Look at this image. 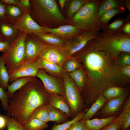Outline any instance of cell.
<instances>
[{
    "instance_id": "obj_39",
    "label": "cell",
    "mask_w": 130,
    "mask_h": 130,
    "mask_svg": "<svg viewBox=\"0 0 130 130\" xmlns=\"http://www.w3.org/2000/svg\"><path fill=\"white\" fill-rule=\"evenodd\" d=\"M19 8L21 10L22 13H30L31 10V4L29 0H19Z\"/></svg>"
},
{
    "instance_id": "obj_12",
    "label": "cell",
    "mask_w": 130,
    "mask_h": 130,
    "mask_svg": "<svg viewBox=\"0 0 130 130\" xmlns=\"http://www.w3.org/2000/svg\"><path fill=\"white\" fill-rule=\"evenodd\" d=\"M30 13H23L20 17L10 24L16 29L27 34L43 32V27L40 26L32 19Z\"/></svg>"
},
{
    "instance_id": "obj_11",
    "label": "cell",
    "mask_w": 130,
    "mask_h": 130,
    "mask_svg": "<svg viewBox=\"0 0 130 130\" xmlns=\"http://www.w3.org/2000/svg\"><path fill=\"white\" fill-rule=\"evenodd\" d=\"M42 81L46 91L49 95L56 94L65 97L64 83L48 74L43 69H40L36 76Z\"/></svg>"
},
{
    "instance_id": "obj_6",
    "label": "cell",
    "mask_w": 130,
    "mask_h": 130,
    "mask_svg": "<svg viewBox=\"0 0 130 130\" xmlns=\"http://www.w3.org/2000/svg\"><path fill=\"white\" fill-rule=\"evenodd\" d=\"M27 34L20 32L11 42L9 48L1 56L9 74L18 67L25 58V41Z\"/></svg>"
},
{
    "instance_id": "obj_22",
    "label": "cell",
    "mask_w": 130,
    "mask_h": 130,
    "mask_svg": "<svg viewBox=\"0 0 130 130\" xmlns=\"http://www.w3.org/2000/svg\"><path fill=\"white\" fill-rule=\"evenodd\" d=\"M35 77H26L18 78L11 84L8 85L7 91L9 98H11L17 91L19 90L29 82L32 80Z\"/></svg>"
},
{
    "instance_id": "obj_51",
    "label": "cell",
    "mask_w": 130,
    "mask_h": 130,
    "mask_svg": "<svg viewBox=\"0 0 130 130\" xmlns=\"http://www.w3.org/2000/svg\"><path fill=\"white\" fill-rule=\"evenodd\" d=\"M0 41H4L3 39L0 35Z\"/></svg>"
},
{
    "instance_id": "obj_13",
    "label": "cell",
    "mask_w": 130,
    "mask_h": 130,
    "mask_svg": "<svg viewBox=\"0 0 130 130\" xmlns=\"http://www.w3.org/2000/svg\"><path fill=\"white\" fill-rule=\"evenodd\" d=\"M48 44L32 34H27L25 41V57L24 59H36Z\"/></svg>"
},
{
    "instance_id": "obj_50",
    "label": "cell",
    "mask_w": 130,
    "mask_h": 130,
    "mask_svg": "<svg viewBox=\"0 0 130 130\" xmlns=\"http://www.w3.org/2000/svg\"><path fill=\"white\" fill-rule=\"evenodd\" d=\"M66 0H58V1L59 4L61 9L63 10L65 7Z\"/></svg>"
},
{
    "instance_id": "obj_7",
    "label": "cell",
    "mask_w": 130,
    "mask_h": 130,
    "mask_svg": "<svg viewBox=\"0 0 130 130\" xmlns=\"http://www.w3.org/2000/svg\"><path fill=\"white\" fill-rule=\"evenodd\" d=\"M63 75L65 97L71 110L72 119L84 112V105L81 93L75 82L66 73Z\"/></svg>"
},
{
    "instance_id": "obj_20",
    "label": "cell",
    "mask_w": 130,
    "mask_h": 130,
    "mask_svg": "<svg viewBox=\"0 0 130 130\" xmlns=\"http://www.w3.org/2000/svg\"><path fill=\"white\" fill-rule=\"evenodd\" d=\"M32 34L46 44L53 45H65L66 41L52 34L44 32H37Z\"/></svg>"
},
{
    "instance_id": "obj_35",
    "label": "cell",
    "mask_w": 130,
    "mask_h": 130,
    "mask_svg": "<svg viewBox=\"0 0 130 130\" xmlns=\"http://www.w3.org/2000/svg\"><path fill=\"white\" fill-rule=\"evenodd\" d=\"M5 116L6 120L7 130H26L23 126L14 119L10 117L7 114Z\"/></svg>"
},
{
    "instance_id": "obj_5",
    "label": "cell",
    "mask_w": 130,
    "mask_h": 130,
    "mask_svg": "<svg viewBox=\"0 0 130 130\" xmlns=\"http://www.w3.org/2000/svg\"><path fill=\"white\" fill-rule=\"evenodd\" d=\"M96 46L100 50L117 58L122 52H130L129 35L120 33H107L98 35L95 39Z\"/></svg>"
},
{
    "instance_id": "obj_2",
    "label": "cell",
    "mask_w": 130,
    "mask_h": 130,
    "mask_svg": "<svg viewBox=\"0 0 130 130\" xmlns=\"http://www.w3.org/2000/svg\"><path fill=\"white\" fill-rule=\"evenodd\" d=\"M49 96L42 82L35 78L11 98L7 115L24 126L36 109L49 104Z\"/></svg>"
},
{
    "instance_id": "obj_24",
    "label": "cell",
    "mask_w": 130,
    "mask_h": 130,
    "mask_svg": "<svg viewBox=\"0 0 130 130\" xmlns=\"http://www.w3.org/2000/svg\"><path fill=\"white\" fill-rule=\"evenodd\" d=\"M41 69H44L45 71L56 75L62 74L63 69L60 66L44 59L38 58Z\"/></svg>"
},
{
    "instance_id": "obj_42",
    "label": "cell",
    "mask_w": 130,
    "mask_h": 130,
    "mask_svg": "<svg viewBox=\"0 0 130 130\" xmlns=\"http://www.w3.org/2000/svg\"><path fill=\"white\" fill-rule=\"evenodd\" d=\"M120 65L122 73L127 78H129L130 77V65Z\"/></svg>"
},
{
    "instance_id": "obj_17",
    "label": "cell",
    "mask_w": 130,
    "mask_h": 130,
    "mask_svg": "<svg viewBox=\"0 0 130 130\" xmlns=\"http://www.w3.org/2000/svg\"><path fill=\"white\" fill-rule=\"evenodd\" d=\"M118 116L116 114L103 118L82 120L87 130H100L112 123Z\"/></svg>"
},
{
    "instance_id": "obj_43",
    "label": "cell",
    "mask_w": 130,
    "mask_h": 130,
    "mask_svg": "<svg viewBox=\"0 0 130 130\" xmlns=\"http://www.w3.org/2000/svg\"><path fill=\"white\" fill-rule=\"evenodd\" d=\"M6 20V9L5 5L0 0V21Z\"/></svg>"
},
{
    "instance_id": "obj_47",
    "label": "cell",
    "mask_w": 130,
    "mask_h": 130,
    "mask_svg": "<svg viewBox=\"0 0 130 130\" xmlns=\"http://www.w3.org/2000/svg\"><path fill=\"white\" fill-rule=\"evenodd\" d=\"M6 126V120L5 116L0 115V130L4 128Z\"/></svg>"
},
{
    "instance_id": "obj_1",
    "label": "cell",
    "mask_w": 130,
    "mask_h": 130,
    "mask_svg": "<svg viewBox=\"0 0 130 130\" xmlns=\"http://www.w3.org/2000/svg\"><path fill=\"white\" fill-rule=\"evenodd\" d=\"M76 53L82 60L87 76L81 93L85 110L108 88L127 86L129 79L122 72L118 58L99 50L95 39L89 41Z\"/></svg>"
},
{
    "instance_id": "obj_18",
    "label": "cell",
    "mask_w": 130,
    "mask_h": 130,
    "mask_svg": "<svg viewBox=\"0 0 130 130\" xmlns=\"http://www.w3.org/2000/svg\"><path fill=\"white\" fill-rule=\"evenodd\" d=\"M20 32L7 22L0 21V35L4 41L11 42L17 37Z\"/></svg>"
},
{
    "instance_id": "obj_21",
    "label": "cell",
    "mask_w": 130,
    "mask_h": 130,
    "mask_svg": "<svg viewBox=\"0 0 130 130\" xmlns=\"http://www.w3.org/2000/svg\"><path fill=\"white\" fill-rule=\"evenodd\" d=\"M107 100L101 94L84 114L82 118L83 120H89L94 115L102 108Z\"/></svg>"
},
{
    "instance_id": "obj_15",
    "label": "cell",
    "mask_w": 130,
    "mask_h": 130,
    "mask_svg": "<svg viewBox=\"0 0 130 130\" xmlns=\"http://www.w3.org/2000/svg\"><path fill=\"white\" fill-rule=\"evenodd\" d=\"M43 32L50 33L65 40H68L83 32L74 26L67 24L54 28L43 27Z\"/></svg>"
},
{
    "instance_id": "obj_34",
    "label": "cell",
    "mask_w": 130,
    "mask_h": 130,
    "mask_svg": "<svg viewBox=\"0 0 130 130\" xmlns=\"http://www.w3.org/2000/svg\"><path fill=\"white\" fill-rule=\"evenodd\" d=\"M121 11L117 8L111 9L106 11L99 17L100 23H106L116 14L119 13Z\"/></svg>"
},
{
    "instance_id": "obj_52",
    "label": "cell",
    "mask_w": 130,
    "mask_h": 130,
    "mask_svg": "<svg viewBox=\"0 0 130 130\" xmlns=\"http://www.w3.org/2000/svg\"><path fill=\"white\" fill-rule=\"evenodd\" d=\"M130 130V128L129 127V128H128L127 129V130Z\"/></svg>"
},
{
    "instance_id": "obj_26",
    "label": "cell",
    "mask_w": 130,
    "mask_h": 130,
    "mask_svg": "<svg viewBox=\"0 0 130 130\" xmlns=\"http://www.w3.org/2000/svg\"><path fill=\"white\" fill-rule=\"evenodd\" d=\"M69 75L75 82L81 93L86 81L82 70L81 69H78L74 72L69 73Z\"/></svg>"
},
{
    "instance_id": "obj_44",
    "label": "cell",
    "mask_w": 130,
    "mask_h": 130,
    "mask_svg": "<svg viewBox=\"0 0 130 130\" xmlns=\"http://www.w3.org/2000/svg\"><path fill=\"white\" fill-rule=\"evenodd\" d=\"M123 23V21L122 20H117L110 24L108 27L110 29L112 30L116 29L122 26Z\"/></svg>"
},
{
    "instance_id": "obj_49",
    "label": "cell",
    "mask_w": 130,
    "mask_h": 130,
    "mask_svg": "<svg viewBox=\"0 0 130 130\" xmlns=\"http://www.w3.org/2000/svg\"><path fill=\"white\" fill-rule=\"evenodd\" d=\"M123 31L127 34L129 35L130 33V24L128 23L125 25L124 27Z\"/></svg>"
},
{
    "instance_id": "obj_33",
    "label": "cell",
    "mask_w": 130,
    "mask_h": 130,
    "mask_svg": "<svg viewBox=\"0 0 130 130\" xmlns=\"http://www.w3.org/2000/svg\"><path fill=\"white\" fill-rule=\"evenodd\" d=\"M121 122V130H126L130 126V109L123 110L118 116Z\"/></svg>"
},
{
    "instance_id": "obj_46",
    "label": "cell",
    "mask_w": 130,
    "mask_h": 130,
    "mask_svg": "<svg viewBox=\"0 0 130 130\" xmlns=\"http://www.w3.org/2000/svg\"><path fill=\"white\" fill-rule=\"evenodd\" d=\"M0 1L4 4L15 6L19 8V0H0Z\"/></svg>"
},
{
    "instance_id": "obj_48",
    "label": "cell",
    "mask_w": 130,
    "mask_h": 130,
    "mask_svg": "<svg viewBox=\"0 0 130 130\" xmlns=\"http://www.w3.org/2000/svg\"><path fill=\"white\" fill-rule=\"evenodd\" d=\"M123 110L125 109H130V95L128 97L123 104Z\"/></svg>"
},
{
    "instance_id": "obj_16",
    "label": "cell",
    "mask_w": 130,
    "mask_h": 130,
    "mask_svg": "<svg viewBox=\"0 0 130 130\" xmlns=\"http://www.w3.org/2000/svg\"><path fill=\"white\" fill-rule=\"evenodd\" d=\"M49 104L62 111L71 119V110L64 96L51 94L49 95Z\"/></svg>"
},
{
    "instance_id": "obj_25",
    "label": "cell",
    "mask_w": 130,
    "mask_h": 130,
    "mask_svg": "<svg viewBox=\"0 0 130 130\" xmlns=\"http://www.w3.org/2000/svg\"><path fill=\"white\" fill-rule=\"evenodd\" d=\"M6 9L5 21L9 24L20 17L22 14V11L18 6L13 5L4 4Z\"/></svg>"
},
{
    "instance_id": "obj_3",
    "label": "cell",
    "mask_w": 130,
    "mask_h": 130,
    "mask_svg": "<svg viewBox=\"0 0 130 130\" xmlns=\"http://www.w3.org/2000/svg\"><path fill=\"white\" fill-rule=\"evenodd\" d=\"M30 14L40 26L50 28L67 25L68 21L54 0H30Z\"/></svg>"
},
{
    "instance_id": "obj_27",
    "label": "cell",
    "mask_w": 130,
    "mask_h": 130,
    "mask_svg": "<svg viewBox=\"0 0 130 130\" xmlns=\"http://www.w3.org/2000/svg\"><path fill=\"white\" fill-rule=\"evenodd\" d=\"M127 90L126 88L117 86L110 87L102 93V94L107 100L118 97Z\"/></svg>"
},
{
    "instance_id": "obj_4",
    "label": "cell",
    "mask_w": 130,
    "mask_h": 130,
    "mask_svg": "<svg viewBox=\"0 0 130 130\" xmlns=\"http://www.w3.org/2000/svg\"><path fill=\"white\" fill-rule=\"evenodd\" d=\"M98 3L96 1H85L68 21L70 25L83 32H97L101 24L98 14Z\"/></svg>"
},
{
    "instance_id": "obj_23",
    "label": "cell",
    "mask_w": 130,
    "mask_h": 130,
    "mask_svg": "<svg viewBox=\"0 0 130 130\" xmlns=\"http://www.w3.org/2000/svg\"><path fill=\"white\" fill-rule=\"evenodd\" d=\"M85 1L82 0H66L65 6L67 20L71 19L75 13L83 6Z\"/></svg>"
},
{
    "instance_id": "obj_41",
    "label": "cell",
    "mask_w": 130,
    "mask_h": 130,
    "mask_svg": "<svg viewBox=\"0 0 130 130\" xmlns=\"http://www.w3.org/2000/svg\"><path fill=\"white\" fill-rule=\"evenodd\" d=\"M118 62L120 65H130V55L128 53L123 54L122 56L120 61L118 60Z\"/></svg>"
},
{
    "instance_id": "obj_14",
    "label": "cell",
    "mask_w": 130,
    "mask_h": 130,
    "mask_svg": "<svg viewBox=\"0 0 130 130\" xmlns=\"http://www.w3.org/2000/svg\"><path fill=\"white\" fill-rule=\"evenodd\" d=\"M128 95L127 90L118 97L107 100L96 114L106 117L116 114L123 105Z\"/></svg>"
},
{
    "instance_id": "obj_28",
    "label": "cell",
    "mask_w": 130,
    "mask_h": 130,
    "mask_svg": "<svg viewBox=\"0 0 130 130\" xmlns=\"http://www.w3.org/2000/svg\"><path fill=\"white\" fill-rule=\"evenodd\" d=\"M9 78L3 60L0 55V86L4 90L7 89Z\"/></svg>"
},
{
    "instance_id": "obj_40",
    "label": "cell",
    "mask_w": 130,
    "mask_h": 130,
    "mask_svg": "<svg viewBox=\"0 0 130 130\" xmlns=\"http://www.w3.org/2000/svg\"><path fill=\"white\" fill-rule=\"evenodd\" d=\"M67 130H87L81 119L72 124Z\"/></svg>"
},
{
    "instance_id": "obj_30",
    "label": "cell",
    "mask_w": 130,
    "mask_h": 130,
    "mask_svg": "<svg viewBox=\"0 0 130 130\" xmlns=\"http://www.w3.org/2000/svg\"><path fill=\"white\" fill-rule=\"evenodd\" d=\"M47 105H42L36 109L33 112L30 119L35 118L47 123L49 121Z\"/></svg>"
},
{
    "instance_id": "obj_37",
    "label": "cell",
    "mask_w": 130,
    "mask_h": 130,
    "mask_svg": "<svg viewBox=\"0 0 130 130\" xmlns=\"http://www.w3.org/2000/svg\"><path fill=\"white\" fill-rule=\"evenodd\" d=\"M0 100L1 102V104L3 107L4 110L7 111L9 104L8 102L10 100L9 98L7 92L0 86Z\"/></svg>"
},
{
    "instance_id": "obj_10",
    "label": "cell",
    "mask_w": 130,
    "mask_h": 130,
    "mask_svg": "<svg viewBox=\"0 0 130 130\" xmlns=\"http://www.w3.org/2000/svg\"><path fill=\"white\" fill-rule=\"evenodd\" d=\"M97 32H83L66 41L65 46L70 56L82 49L91 40L98 36Z\"/></svg>"
},
{
    "instance_id": "obj_8",
    "label": "cell",
    "mask_w": 130,
    "mask_h": 130,
    "mask_svg": "<svg viewBox=\"0 0 130 130\" xmlns=\"http://www.w3.org/2000/svg\"><path fill=\"white\" fill-rule=\"evenodd\" d=\"M68 56V51L65 45H48L41 52L39 58L62 67Z\"/></svg>"
},
{
    "instance_id": "obj_19",
    "label": "cell",
    "mask_w": 130,
    "mask_h": 130,
    "mask_svg": "<svg viewBox=\"0 0 130 130\" xmlns=\"http://www.w3.org/2000/svg\"><path fill=\"white\" fill-rule=\"evenodd\" d=\"M47 107L49 122H54L59 124L70 120L69 117L59 110L49 104L47 105Z\"/></svg>"
},
{
    "instance_id": "obj_36",
    "label": "cell",
    "mask_w": 130,
    "mask_h": 130,
    "mask_svg": "<svg viewBox=\"0 0 130 130\" xmlns=\"http://www.w3.org/2000/svg\"><path fill=\"white\" fill-rule=\"evenodd\" d=\"M117 2L113 0H107L104 1L99 7L98 14L99 17L106 11L113 8H117Z\"/></svg>"
},
{
    "instance_id": "obj_31",
    "label": "cell",
    "mask_w": 130,
    "mask_h": 130,
    "mask_svg": "<svg viewBox=\"0 0 130 130\" xmlns=\"http://www.w3.org/2000/svg\"><path fill=\"white\" fill-rule=\"evenodd\" d=\"M84 113V112L80 113L71 120L64 123L55 124L51 127V130H67L73 123L81 119Z\"/></svg>"
},
{
    "instance_id": "obj_45",
    "label": "cell",
    "mask_w": 130,
    "mask_h": 130,
    "mask_svg": "<svg viewBox=\"0 0 130 130\" xmlns=\"http://www.w3.org/2000/svg\"><path fill=\"white\" fill-rule=\"evenodd\" d=\"M11 42L7 41H0V52L3 53L9 47Z\"/></svg>"
},
{
    "instance_id": "obj_32",
    "label": "cell",
    "mask_w": 130,
    "mask_h": 130,
    "mask_svg": "<svg viewBox=\"0 0 130 130\" xmlns=\"http://www.w3.org/2000/svg\"><path fill=\"white\" fill-rule=\"evenodd\" d=\"M63 70L69 73L76 70L79 67L80 64L74 58L68 56L64 63L62 66Z\"/></svg>"
},
{
    "instance_id": "obj_9",
    "label": "cell",
    "mask_w": 130,
    "mask_h": 130,
    "mask_svg": "<svg viewBox=\"0 0 130 130\" xmlns=\"http://www.w3.org/2000/svg\"><path fill=\"white\" fill-rule=\"evenodd\" d=\"M40 69L38 58L24 59L18 67L9 74V81L13 82L17 79L22 77H35Z\"/></svg>"
},
{
    "instance_id": "obj_29",
    "label": "cell",
    "mask_w": 130,
    "mask_h": 130,
    "mask_svg": "<svg viewBox=\"0 0 130 130\" xmlns=\"http://www.w3.org/2000/svg\"><path fill=\"white\" fill-rule=\"evenodd\" d=\"M26 130H44L48 127L46 123L35 118L31 119L24 126Z\"/></svg>"
},
{
    "instance_id": "obj_38",
    "label": "cell",
    "mask_w": 130,
    "mask_h": 130,
    "mask_svg": "<svg viewBox=\"0 0 130 130\" xmlns=\"http://www.w3.org/2000/svg\"><path fill=\"white\" fill-rule=\"evenodd\" d=\"M121 122L118 116L111 124L100 130H120Z\"/></svg>"
}]
</instances>
